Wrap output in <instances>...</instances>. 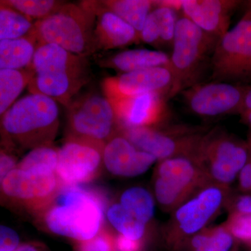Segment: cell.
I'll return each instance as SVG.
<instances>
[{
  "instance_id": "1",
  "label": "cell",
  "mask_w": 251,
  "mask_h": 251,
  "mask_svg": "<svg viewBox=\"0 0 251 251\" xmlns=\"http://www.w3.org/2000/svg\"><path fill=\"white\" fill-rule=\"evenodd\" d=\"M28 89L69 106L74 96L90 81L87 57L68 52L54 44H38L31 64Z\"/></svg>"
},
{
  "instance_id": "2",
  "label": "cell",
  "mask_w": 251,
  "mask_h": 251,
  "mask_svg": "<svg viewBox=\"0 0 251 251\" xmlns=\"http://www.w3.org/2000/svg\"><path fill=\"white\" fill-rule=\"evenodd\" d=\"M105 199L97 191L77 186H63L44 211V221L52 233L74 239L89 240L103 227Z\"/></svg>"
},
{
  "instance_id": "3",
  "label": "cell",
  "mask_w": 251,
  "mask_h": 251,
  "mask_svg": "<svg viewBox=\"0 0 251 251\" xmlns=\"http://www.w3.org/2000/svg\"><path fill=\"white\" fill-rule=\"evenodd\" d=\"M57 102L40 94L23 97L1 115V133L11 145L35 149L50 145L59 128Z\"/></svg>"
},
{
  "instance_id": "4",
  "label": "cell",
  "mask_w": 251,
  "mask_h": 251,
  "mask_svg": "<svg viewBox=\"0 0 251 251\" xmlns=\"http://www.w3.org/2000/svg\"><path fill=\"white\" fill-rule=\"evenodd\" d=\"M219 39L204 32L183 15L176 23L171 55L174 76L172 98L203 82Z\"/></svg>"
},
{
  "instance_id": "5",
  "label": "cell",
  "mask_w": 251,
  "mask_h": 251,
  "mask_svg": "<svg viewBox=\"0 0 251 251\" xmlns=\"http://www.w3.org/2000/svg\"><path fill=\"white\" fill-rule=\"evenodd\" d=\"M95 16L82 3H64L53 14L34 23L38 44H54L87 57L97 52Z\"/></svg>"
},
{
  "instance_id": "6",
  "label": "cell",
  "mask_w": 251,
  "mask_h": 251,
  "mask_svg": "<svg viewBox=\"0 0 251 251\" xmlns=\"http://www.w3.org/2000/svg\"><path fill=\"white\" fill-rule=\"evenodd\" d=\"M229 188L209 184L172 212L163 232L166 246L171 251H183L188 241L206 227L226 207Z\"/></svg>"
},
{
  "instance_id": "7",
  "label": "cell",
  "mask_w": 251,
  "mask_h": 251,
  "mask_svg": "<svg viewBox=\"0 0 251 251\" xmlns=\"http://www.w3.org/2000/svg\"><path fill=\"white\" fill-rule=\"evenodd\" d=\"M249 153L248 142L215 127L202 135L191 158L201 167L211 184L229 188L247 163Z\"/></svg>"
},
{
  "instance_id": "8",
  "label": "cell",
  "mask_w": 251,
  "mask_h": 251,
  "mask_svg": "<svg viewBox=\"0 0 251 251\" xmlns=\"http://www.w3.org/2000/svg\"><path fill=\"white\" fill-rule=\"evenodd\" d=\"M244 14L219 41L211 60L209 81L251 85V1Z\"/></svg>"
},
{
  "instance_id": "9",
  "label": "cell",
  "mask_w": 251,
  "mask_h": 251,
  "mask_svg": "<svg viewBox=\"0 0 251 251\" xmlns=\"http://www.w3.org/2000/svg\"><path fill=\"white\" fill-rule=\"evenodd\" d=\"M209 128L167 124L158 127L124 128L120 133L137 148L161 161L175 157L192 158L202 135Z\"/></svg>"
},
{
  "instance_id": "10",
  "label": "cell",
  "mask_w": 251,
  "mask_h": 251,
  "mask_svg": "<svg viewBox=\"0 0 251 251\" xmlns=\"http://www.w3.org/2000/svg\"><path fill=\"white\" fill-rule=\"evenodd\" d=\"M209 184L207 176L194 160L175 157L159 161L155 171L153 190L162 209L172 213Z\"/></svg>"
},
{
  "instance_id": "11",
  "label": "cell",
  "mask_w": 251,
  "mask_h": 251,
  "mask_svg": "<svg viewBox=\"0 0 251 251\" xmlns=\"http://www.w3.org/2000/svg\"><path fill=\"white\" fill-rule=\"evenodd\" d=\"M67 109L68 138L105 145L120 133L113 105L104 94H87L73 100Z\"/></svg>"
},
{
  "instance_id": "12",
  "label": "cell",
  "mask_w": 251,
  "mask_h": 251,
  "mask_svg": "<svg viewBox=\"0 0 251 251\" xmlns=\"http://www.w3.org/2000/svg\"><path fill=\"white\" fill-rule=\"evenodd\" d=\"M247 85L224 81L202 82L180 93L191 113L206 118L239 115Z\"/></svg>"
},
{
  "instance_id": "13",
  "label": "cell",
  "mask_w": 251,
  "mask_h": 251,
  "mask_svg": "<svg viewBox=\"0 0 251 251\" xmlns=\"http://www.w3.org/2000/svg\"><path fill=\"white\" fill-rule=\"evenodd\" d=\"M63 186L56 173H33L19 168L1 181L5 196L39 212L52 204Z\"/></svg>"
},
{
  "instance_id": "14",
  "label": "cell",
  "mask_w": 251,
  "mask_h": 251,
  "mask_svg": "<svg viewBox=\"0 0 251 251\" xmlns=\"http://www.w3.org/2000/svg\"><path fill=\"white\" fill-rule=\"evenodd\" d=\"M105 145L79 138H67L59 149L56 175L64 186H77L98 175Z\"/></svg>"
},
{
  "instance_id": "15",
  "label": "cell",
  "mask_w": 251,
  "mask_h": 251,
  "mask_svg": "<svg viewBox=\"0 0 251 251\" xmlns=\"http://www.w3.org/2000/svg\"><path fill=\"white\" fill-rule=\"evenodd\" d=\"M174 76L171 67H154L124 73L103 82V94L110 100L145 94H161L172 99Z\"/></svg>"
},
{
  "instance_id": "16",
  "label": "cell",
  "mask_w": 251,
  "mask_h": 251,
  "mask_svg": "<svg viewBox=\"0 0 251 251\" xmlns=\"http://www.w3.org/2000/svg\"><path fill=\"white\" fill-rule=\"evenodd\" d=\"M168 99L161 94H142L111 100L120 130L124 128L158 127L169 124Z\"/></svg>"
},
{
  "instance_id": "17",
  "label": "cell",
  "mask_w": 251,
  "mask_h": 251,
  "mask_svg": "<svg viewBox=\"0 0 251 251\" xmlns=\"http://www.w3.org/2000/svg\"><path fill=\"white\" fill-rule=\"evenodd\" d=\"M244 3L239 0H183L181 11L204 32L219 40L229 30L234 11Z\"/></svg>"
},
{
  "instance_id": "18",
  "label": "cell",
  "mask_w": 251,
  "mask_h": 251,
  "mask_svg": "<svg viewBox=\"0 0 251 251\" xmlns=\"http://www.w3.org/2000/svg\"><path fill=\"white\" fill-rule=\"evenodd\" d=\"M95 16L97 50L121 49L140 42V34L120 16L105 7L100 1H82Z\"/></svg>"
},
{
  "instance_id": "19",
  "label": "cell",
  "mask_w": 251,
  "mask_h": 251,
  "mask_svg": "<svg viewBox=\"0 0 251 251\" xmlns=\"http://www.w3.org/2000/svg\"><path fill=\"white\" fill-rule=\"evenodd\" d=\"M156 158L142 151L121 133H117L104 146V166L112 175L133 177L148 171Z\"/></svg>"
},
{
  "instance_id": "20",
  "label": "cell",
  "mask_w": 251,
  "mask_h": 251,
  "mask_svg": "<svg viewBox=\"0 0 251 251\" xmlns=\"http://www.w3.org/2000/svg\"><path fill=\"white\" fill-rule=\"evenodd\" d=\"M156 6L149 14L141 32L140 41L158 49H173L179 16L169 1H155Z\"/></svg>"
},
{
  "instance_id": "21",
  "label": "cell",
  "mask_w": 251,
  "mask_h": 251,
  "mask_svg": "<svg viewBox=\"0 0 251 251\" xmlns=\"http://www.w3.org/2000/svg\"><path fill=\"white\" fill-rule=\"evenodd\" d=\"M101 66L123 74L150 68L171 67V55L158 50H126L102 61Z\"/></svg>"
},
{
  "instance_id": "22",
  "label": "cell",
  "mask_w": 251,
  "mask_h": 251,
  "mask_svg": "<svg viewBox=\"0 0 251 251\" xmlns=\"http://www.w3.org/2000/svg\"><path fill=\"white\" fill-rule=\"evenodd\" d=\"M37 46L35 34L0 40V69H27L32 62Z\"/></svg>"
},
{
  "instance_id": "23",
  "label": "cell",
  "mask_w": 251,
  "mask_h": 251,
  "mask_svg": "<svg viewBox=\"0 0 251 251\" xmlns=\"http://www.w3.org/2000/svg\"><path fill=\"white\" fill-rule=\"evenodd\" d=\"M102 4L140 34L149 14L156 6L150 0H104Z\"/></svg>"
},
{
  "instance_id": "24",
  "label": "cell",
  "mask_w": 251,
  "mask_h": 251,
  "mask_svg": "<svg viewBox=\"0 0 251 251\" xmlns=\"http://www.w3.org/2000/svg\"><path fill=\"white\" fill-rule=\"evenodd\" d=\"M235 240L224 224L205 227L193 236L183 251H231Z\"/></svg>"
},
{
  "instance_id": "25",
  "label": "cell",
  "mask_w": 251,
  "mask_h": 251,
  "mask_svg": "<svg viewBox=\"0 0 251 251\" xmlns=\"http://www.w3.org/2000/svg\"><path fill=\"white\" fill-rule=\"evenodd\" d=\"M31 78L29 69L14 70L0 69V114L5 112L16 102L21 92L28 87Z\"/></svg>"
},
{
  "instance_id": "26",
  "label": "cell",
  "mask_w": 251,
  "mask_h": 251,
  "mask_svg": "<svg viewBox=\"0 0 251 251\" xmlns=\"http://www.w3.org/2000/svg\"><path fill=\"white\" fill-rule=\"evenodd\" d=\"M31 18L7 5L0 4V40L16 39L34 34Z\"/></svg>"
},
{
  "instance_id": "27",
  "label": "cell",
  "mask_w": 251,
  "mask_h": 251,
  "mask_svg": "<svg viewBox=\"0 0 251 251\" xmlns=\"http://www.w3.org/2000/svg\"><path fill=\"white\" fill-rule=\"evenodd\" d=\"M110 224L122 235L134 240L148 239V226L140 222L120 203L112 204L107 210Z\"/></svg>"
},
{
  "instance_id": "28",
  "label": "cell",
  "mask_w": 251,
  "mask_h": 251,
  "mask_svg": "<svg viewBox=\"0 0 251 251\" xmlns=\"http://www.w3.org/2000/svg\"><path fill=\"white\" fill-rule=\"evenodd\" d=\"M120 204L140 222L148 226L154 215V200L148 190L132 187L126 190L120 198Z\"/></svg>"
},
{
  "instance_id": "29",
  "label": "cell",
  "mask_w": 251,
  "mask_h": 251,
  "mask_svg": "<svg viewBox=\"0 0 251 251\" xmlns=\"http://www.w3.org/2000/svg\"><path fill=\"white\" fill-rule=\"evenodd\" d=\"M59 149L52 145L33 149L18 164L23 171L40 173H56Z\"/></svg>"
},
{
  "instance_id": "30",
  "label": "cell",
  "mask_w": 251,
  "mask_h": 251,
  "mask_svg": "<svg viewBox=\"0 0 251 251\" xmlns=\"http://www.w3.org/2000/svg\"><path fill=\"white\" fill-rule=\"evenodd\" d=\"M1 2L35 21L53 14L64 3L55 0H1Z\"/></svg>"
},
{
  "instance_id": "31",
  "label": "cell",
  "mask_w": 251,
  "mask_h": 251,
  "mask_svg": "<svg viewBox=\"0 0 251 251\" xmlns=\"http://www.w3.org/2000/svg\"><path fill=\"white\" fill-rule=\"evenodd\" d=\"M224 224L235 242L251 249V214L230 212Z\"/></svg>"
},
{
  "instance_id": "32",
  "label": "cell",
  "mask_w": 251,
  "mask_h": 251,
  "mask_svg": "<svg viewBox=\"0 0 251 251\" xmlns=\"http://www.w3.org/2000/svg\"><path fill=\"white\" fill-rule=\"evenodd\" d=\"M115 234L102 227L99 233L89 240L75 242V251H116Z\"/></svg>"
},
{
  "instance_id": "33",
  "label": "cell",
  "mask_w": 251,
  "mask_h": 251,
  "mask_svg": "<svg viewBox=\"0 0 251 251\" xmlns=\"http://www.w3.org/2000/svg\"><path fill=\"white\" fill-rule=\"evenodd\" d=\"M20 246V237L14 229L5 226L0 227V251H14Z\"/></svg>"
},
{
  "instance_id": "34",
  "label": "cell",
  "mask_w": 251,
  "mask_h": 251,
  "mask_svg": "<svg viewBox=\"0 0 251 251\" xmlns=\"http://www.w3.org/2000/svg\"><path fill=\"white\" fill-rule=\"evenodd\" d=\"M226 208L230 212L251 214V196L242 195L235 197L230 196Z\"/></svg>"
},
{
  "instance_id": "35",
  "label": "cell",
  "mask_w": 251,
  "mask_h": 251,
  "mask_svg": "<svg viewBox=\"0 0 251 251\" xmlns=\"http://www.w3.org/2000/svg\"><path fill=\"white\" fill-rule=\"evenodd\" d=\"M147 241L134 240L119 234L116 237V251H145Z\"/></svg>"
},
{
  "instance_id": "36",
  "label": "cell",
  "mask_w": 251,
  "mask_h": 251,
  "mask_svg": "<svg viewBox=\"0 0 251 251\" xmlns=\"http://www.w3.org/2000/svg\"><path fill=\"white\" fill-rule=\"evenodd\" d=\"M17 166L16 157L9 151L1 149L0 155V181H2L11 172L17 168Z\"/></svg>"
},
{
  "instance_id": "37",
  "label": "cell",
  "mask_w": 251,
  "mask_h": 251,
  "mask_svg": "<svg viewBox=\"0 0 251 251\" xmlns=\"http://www.w3.org/2000/svg\"><path fill=\"white\" fill-rule=\"evenodd\" d=\"M249 147H250V153H249V158L238 175L239 188L243 193L251 191V145H249Z\"/></svg>"
},
{
  "instance_id": "38",
  "label": "cell",
  "mask_w": 251,
  "mask_h": 251,
  "mask_svg": "<svg viewBox=\"0 0 251 251\" xmlns=\"http://www.w3.org/2000/svg\"><path fill=\"white\" fill-rule=\"evenodd\" d=\"M248 110H251V85H247L240 114Z\"/></svg>"
},
{
  "instance_id": "39",
  "label": "cell",
  "mask_w": 251,
  "mask_h": 251,
  "mask_svg": "<svg viewBox=\"0 0 251 251\" xmlns=\"http://www.w3.org/2000/svg\"><path fill=\"white\" fill-rule=\"evenodd\" d=\"M41 247H38L36 244H20L17 249L14 251H42Z\"/></svg>"
},
{
  "instance_id": "40",
  "label": "cell",
  "mask_w": 251,
  "mask_h": 251,
  "mask_svg": "<svg viewBox=\"0 0 251 251\" xmlns=\"http://www.w3.org/2000/svg\"><path fill=\"white\" fill-rule=\"evenodd\" d=\"M241 122L248 126L251 129V110L243 112L240 114Z\"/></svg>"
},
{
  "instance_id": "41",
  "label": "cell",
  "mask_w": 251,
  "mask_h": 251,
  "mask_svg": "<svg viewBox=\"0 0 251 251\" xmlns=\"http://www.w3.org/2000/svg\"><path fill=\"white\" fill-rule=\"evenodd\" d=\"M248 142H249V143H251V131L250 134H249V140H248Z\"/></svg>"
},
{
  "instance_id": "42",
  "label": "cell",
  "mask_w": 251,
  "mask_h": 251,
  "mask_svg": "<svg viewBox=\"0 0 251 251\" xmlns=\"http://www.w3.org/2000/svg\"><path fill=\"white\" fill-rule=\"evenodd\" d=\"M248 143H249V142H248ZM249 145H251V143H249Z\"/></svg>"
},
{
  "instance_id": "43",
  "label": "cell",
  "mask_w": 251,
  "mask_h": 251,
  "mask_svg": "<svg viewBox=\"0 0 251 251\" xmlns=\"http://www.w3.org/2000/svg\"></svg>"
}]
</instances>
